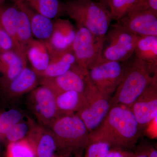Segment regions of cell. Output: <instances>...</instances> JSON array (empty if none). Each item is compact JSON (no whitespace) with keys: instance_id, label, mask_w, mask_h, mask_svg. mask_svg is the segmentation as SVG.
<instances>
[{"instance_id":"obj_22","label":"cell","mask_w":157,"mask_h":157,"mask_svg":"<svg viewBox=\"0 0 157 157\" xmlns=\"http://www.w3.org/2000/svg\"><path fill=\"white\" fill-rule=\"evenodd\" d=\"M77 64L76 58L73 51L67 52L52 57L47 68L41 78H53L64 74Z\"/></svg>"},{"instance_id":"obj_9","label":"cell","mask_w":157,"mask_h":157,"mask_svg":"<svg viewBox=\"0 0 157 157\" xmlns=\"http://www.w3.org/2000/svg\"><path fill=\"white\" fill-rule=\"evenodd\" d=\"M56 96L53 90L44 84L37 86L29 96V106L39 124L48 128L58 117L62 115L57 107Z\"/></svg>"},{"instance_id":"obj_23","label":"cell","mask_w":157,"mask_h":157,"mask_svg":"<svg viewBox=\"0 0 157 157\" xmlns=\"http://www.w3.org/2000/svg\"><path fill=\"white\" fill-rule=\"evenodd\" d=\"M14 2L18 8L16 24V38L17 44L21 50L26 55L27 47L34 38L32 33L28 15L20 6L17 0H15Z\"/></svg>"},{"instance_id":"obj_16","label":"cell","mask_w":157,"mask_h":157,"mask_svg":"<svg viewBox=\"0 0 157 157\" xmlns=\"http://www.w3.org/2000/svg\"><path fill=\"white\" fill-rule=\"evenodd\" d=\"M41 79L32 68L26 67L17 77L0 87L8 96L18 97L32 91L40 85Z\"/></svg>"},{"instance_id":"obj_39","label":"cell","mask_w":157,"mask_h":157,"mask_svg":"<svg viewBox=\"0 0 157 157\" xmlns=\"http://www.w3.org/2000/svg\"><path fill=\"white\" fill-rule=\"evenodd\" d=\"M93 1H95V0H93Z\"/></svg>"},{"instance_id":"obj_31","label":"cell","mask_w":157,"mask_h":157,"mask_svg":"<svg viewBox=\"0 0 157 157\" xmlns=\"http://www.w3.org/2000/svg\"><path fill=\"white\" fill-rule=\"evenodd\" d=\"M137 7L150 10L157 13V0H142Z\"/></svg>"},{"instance_id":"obj_1","label":"cell","mask_w":157,"mask_h":157,"mask_svg":"<svg viewBox=\"0 0 157 157\" xmlns=\"http://www.w3.org/2000/svg\"><path fill=\"white\" fill-rule=\"evenodd\" d=\"M141 130L131 109L113 106L101 124L90 132L89 143L103 141L111 147L132 148L140 137Z\"/></svg>"},{"instance_id":"obj_15","label":"cell","mask_w":157,"mask_h":157,"mask_svg":"<svg viewBox=\"0 0 157 157\" xmlns=\"http://www.w3.org/2000/svg\"><path fill=\"white\" fill-rule=\"evenodd\" d=\"M25 55L16 51L0 52V85L11 81L27 67Z\"/></svg>"},{"instance_id":"obj_28","label":"cell","mask_w":157,"mask_h":157,"mask_svg":"<svg viewBox=\"0 0 157 157\" xmlns=\"http://www.w3.org/2000/svg\"><path fill=\"white\" fill-rule=\"evenodd\" d=\"M22 113L16 109H11L0 114V137L17 123L23 120Z\"/></svg>"},{"instance_id":"obj_36","label":"cell","mask_w":157,"mask_h":157,"mask_svg":"<svg viewBox=\"0 0 157 157\" xmlns=\"http://www.w3.org/2000/svg\"><path fill=\"white\" fill-rule=\"evenodd\" d=\"M8 1H11V2H13L14 0H0V6L5 4Z\"/></svg>"},{"instance_id":"obj_27","label":"cell","mask_w":157,"mask_h":157,"mask_svg":"<svg viewBox=\"0 0 157 157\" xmlns=\"http://www.w3.org/2000/svg\"><path fill=\"white\" fill-rule=\"evenodd\" d=\"M6 157H36L32 144L28 138L8 143Z\"/></svg>"},{"instance_id":"obj_20","label":"cell","mask_w":157,"mask_h":157,"mask_svg":"<svg viewBox=\"0 0 157 157\" xmlns=\"http://www.w3.org/2000/svg\"><path fill=\"white\" fill-rule=\"evenodd\" d=\"M56 101L59 111L62 114H74L87 106L84 94L75 91H68L56 94Z\"/></svg>"},{"instance_id":"obj_30","label":"cell","mask_w":157,"mask_h":157,"mask_svg":"<svg viewBox=\"0 0 157 157\" xmlns=\"http://www.w3.org/2000/svg\"><path fill=\"white\" fill-rule=\"evenodd\" d=\"M7 51H16L25 54L17 48L13 39L0 23V52Z\"/></svg>"},{"instance_id":"obj_12","label":"cell","mask_w":157,"mask_h":157,"mask_svg":"<svg viewBox=\"0 0 157 157\" xmlns=\"http://www.w3.org/2000/svg\"><path fill=\"white\" fill-rule=\"evenodd\" d=\"M131 109L142 128L157 117V76L134 102Z\"/></svg>"},{"instance_id":"obj_29","label":"cell","mask_w":157,"mask_h":157,"mask_svg":"<svg viewBox=\"0 0 157 157\" xmlns=\"http://www.w3.org/2000/svg\"><path fill=\"white\" fill-rule=\"evenodd\" d=\"M85 149V157H107L111 147L106 142L96 141L89 143Z\"/></svg>"},{"instance_id":"obj_13","label":"cell","mask_w":157,"mask_h":157,"mask_svg":"<svg viewBox=\"0 0 157 157\" xmlns=\"http://www.w3.org/2000/svg\"><path fill=\"white\" fill-rule=\"evenodd\" d=\"M54 21L53 32L48 42L45 43L51 58L59 54L72 51L76 33V29L69 20L60 17Z\"/></svg>"},{"instance_id":"obj_18","label":"cell","mask_w":157,"mask_h":157,"mask_svg":"<svg viewBox=\"0 0 157 157\" xmlns=\"http://www.w3.org/2000/svg\"><path fill=\"white\" fill-rule=\"evenodd\" d=\"M134 53L145 63L151 73H157V36H137Z\"/></svg>"},{"instance_id":"obj_19","label":"cell","mask_w":157,"mask_h":157,"mask_svg":"<svg viewBox=\"0 0 157 157\" xmlns=\"http://www.w3.org/2000/svg\"><path fill=\"white\" fill-rule=\"evenodd\" d=\"M26 56L31 68L41 76L51 61L50 53L45 42L33 39L27 47Z\"/></svg>"},{"instance_id":"obj_17","label":"cell","mask_w":157,"mask_h":157,"mask_svg":"<svg viewBox=\"0 0 157 157\" xmlns=\"http://www.w3.org/2000/svg\"><path fill=\"white\" fill-rule=\"evenodd\" d=\"M17 2L25 11L29 18L32 33L34 39L46 43L53 32L54 21L36 12L22 2Z\"/></svg>"},{"instance_id":"obj_38","label":"cell","mask_w":157,"mask_h":157,"mask_svg":"<svg viewBox=\"0 0 157 157\" xmlns=\"http://www.w3.org/2000/svg\"><path fill=\"white\" fill-rule=\"evenodd\" d=\"M59 157H62V156H59Z\"/></svg>"},{"instance_id":"obj_14","label":"cell","mask_w":157,"mask_h":157,"mask_svg":"<svg viewBox=\"0 0 157 157\" xmlns=\"http://www.w3.org/2000/svg\"><path fill=\"white\" fill-rule=\"evenodd\" d=\"M27 138L33 147L36 157H59L56 140L51 130L35 125Z\"/></svg>"},{"instance_id":"obj_10","label":"cell","mask_w":157,"mask_h":157,"mask_svg":"<svg viewBox=\"0 0 157 157\" xmlns=\"http://www.w3.org/2000/svg\"><path fill=\"white\" fill-rule=\"evenodd\" d=\"M117 23L137 36H157V13L135 8Z\"/></svg>"},{"instance_id":"obj_21","label":"cell","mask_w":157,"mask_h":157,"mask_svg":"<svg viewBox=\"0 0 157 157\" xmlns=\"http://www.w3.org/2000/svg\"><path fill=\"white\" fill-rule=\"evenodd\" d=\"M39 14L55 20L67 15L66 4L61 0H22Z\"/></svg>"},{"instance_id":"obj_37","label":"cell","mask_w":157,"mask_h":157,"mask_svg":"<svg viewBox=\"0 0 157 157\" xmlns=\"http://www.w3.org/2000/svg\"><path fill=\"white\" fill-rule=\"evenodd\" d=\"M128 157H135V155H134V154L132 153H131V154H130Z\"/></svg>"},{"instance_id":"obj_7","label":"cell","mask_w":157,"mask_h":157,"mask_svg":"<svg viewBox=\"0 0 157 157\" xmlns=\"http://www.w3.org/2000/svg\"><path fill=\"white\" fill-rule=\"evenodd\" d=\"M125 66L121 62L103 59L88 69V74L101 93L111 97L122 79Z\"/></svg>"},{"instance_id":"obj_24","label":"cell","mask_w":157,"mask_h":157,"mask_svg":"<svg viewBox=\"0 0 157 157\" xmlns=\"http://www.w3.org/2000/svg\"><path fill=\"white\" fill-rule=\"evenodd\" d=\"M18 11V7L14 1L11 4L6 3L0 6V23L13 39L17 48L23 52L18 46L16 38Z\"/></svg>"},{"instance_id":"obj_5","label":"cell","mask_w":157,"mask_h":157,"mask_svg":"<svg viewBox=\"0 0 157 157\" xmlns=\"http://www.w3.org/2000/svg\"><path fill=\"white\" fill-rule=\"evenodd\" d=\"M137 37L118 23L110 25L104 40L102 59L121 63L127 61L134 54Z\"/></svg>"},{"instance_id":"obj_32","label":"cell","mask_w":157,"mask_h":157,"mask_svg":"<svg viewBox=\"0 0 157 157\" xmlns=\"http://www.w3.org/2000/svg\"><path fill=\"white\" fill-rule=\"evenodd\" d=\"M131 154L123 150V149L114 147L111 149L107 157H128Z\"/></svg>"},{"instance_id":"obj_3","label":"cell","mask_w":157,"mask_h":157,"mask_svg":"<svg viewBox=\"0 0 157 157\" xmlns=\"http://www.w3.org/2000/svg\"><path fill=\"white\" fill-rule=\"evenodd\" d=\"M65 4L67 15L75 21L77 26L87 29L104 41L113 20L106 6L93 0H68Z\"/></svg>"},{"instance_id":"obj_2","label":"cell","mask_w":157,"mask_h":157,"mask_svg":"<svg viewBox=\"0 0 157 157\" xmlns=\"http://www.w3.org/2000/svg\"><path fill=\"white\" fill-rule=\"evenodd\" d=\"M49 129L55 137L59 156L78 154L89 143V131L76 114L61 115Z\"/></svg>"},{"instance_id":"obj_26","label":"cell","mask_w":157,"mask_h":157,"mask_svg":"<svg viewBox=\"0 0 157 157\" xmlns=\"http://www.w3.org/2000/svg\"><path fill=\"white\" fill-rule=\"evenodd\" d=\"M35 124L30 119L21 121L9 129L2 138L7 140L8 143L22 140L27 137Z\"/></svg>"},{"instance_id":"obj_34","label":"cell","mask_w":157,"mask_h":157,"mask_svg":"<svg viewBox=\"0 0 157 157\" xmlns=\"http://www.w3.org/2000/svg\"><path fill=\"white\" fill-rule=\"evenodd\" d=\"M149 157H157V150L152 147H151L150 149Z\"/></svg>"},{"instance_id":"obj_4","label":"cell","mask_w":157,"mask_h":157,"mask_svg":"<svg viewBox=\"0 0 157 157\" xmlns=\"http://www.w3.org/2000/svg\"><path fill=\"white\" fill-rule=\"evenodd\" d=\"M156 76L155 74L152 76L145 63L136 57L126 64L122 79L111 98V107L121 106L131 109Z\"/></svg>"},{"instance_id":"obj_33","label":"cell","mask_w":157,"mask_h":157,"mask_svg":"<svg viewBox=\"0 0 157 157\" xmlns=\"http://www.w3.org/2000/svg\"><path fill=\"white\" fill-rule=\"evenodd\" d=\"M151 147L147 146H140L137 148L135 154V157H149Z\"/></svg>"},{"instance_id":"obj_8","label":"cell","mask_w":157,"mask_h":157,"mask_svg":"<svg viewBox=\"0 0 157 157\" xmlns=\"http://www.w3.org/2000/svg\"><path fill=\"white\" fill-rule=\"evenodd\" d=\"M104 42L95 36L87 29L77 26L72 46V51L77 64L88 70L102 61Z\"/></svg>"},{"instance_id":"obj_25","label":"cell","mask_w":157,"mask_h":157,"mask_svg":"<svg viewBox=\"0 0 157 157\" xmlns=\"http://www.w3.org/2000/svg\"><path fill=\"white\" fill-rule=\"evenodd\" d=\"M142 0H109L107 9L113 20H119L136 8Z\"/></svg>"},{"instance_id":"obj_6","label":"cell","mask_w":157,"mask_h":157,"mask_svg":"<svg viewBox=\"0 0 157 157\" xmlns=\"http://www.w3.org/2000/svg\"><path fill=\"white\" fill-rule=\"evenodd\" d=\"M84 94L87 101V106L76 114L90 132L101 124L107 116L111 108V97L101 93L92 83L88 74Z\"/></svg>"},{"instance_id":"obj_35","label":"cell","mask_w":157,"mask_h":157,"mask_svg":"<svg viewBox=\"0 0 157 157\" xmlns=\"http://www.w3.org/2000/svg\"><path fill=\"white\" fill-rule=\"evenodd\" d=\"M108 1H109V0H100L99 2L103 4L104 6H106L107 8V4H108Z\"/></svg>"},{"instance_id":"obj_11","label":"cell","mask_w":157,"mask_h":157,"mask_svg":"<svg viewBox=\"0 0 157 157\" xmlns=\"http://www.w3.org/2000/svg\"><path fill=\"white\" fill-rule=\"evenodd\" d=\"M88 70L76 64L67 72L53 78H41L40 84L51 88L56 94L68 91L84 94L87 86Z\"/></svg>"}]
</instances>
